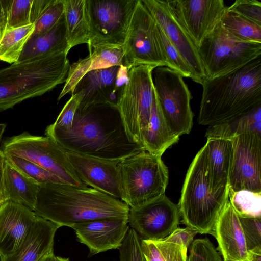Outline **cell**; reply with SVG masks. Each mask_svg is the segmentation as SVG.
I'll return each instance as SVG.
<instances>
[{"label":"cell","mask_w":261,"mask_h":261,"mask_svg":"<svg viewBox=\"0 0 261 261\" xmlns=\"http://www.w3.org/2000/svg\"><path fill=\"white\" fill-rule=\"evenodd\" d=\"M45 135L64 150L105 160L120 162L145 150L128 135L117 107L78 106L70 130L48 125Z\"/></svg>","instance_id":"6da1fadb"},{"label":"cell","mask_w":261,"mask_h":261,"mask_svg":"<svg viewBox=\"0 0 261 261\" xmlns=\"http://www.w3.org/2000/svg\"><path fill=\"white\" fill-rule=\"evenodd\" d=\"M129 207L91 187L69 184L38 185L34 212L60 227L102 219L128 220Z\"/></svg>","instance_id":"7a4b0ae2"},{"label":"cell","mask_w":261,"mask_h":261,"mask_svg":"<svg viewBox=\"0 0 261 261\" xmlns=\"http://www.w3.org/2000/svg\"><path fill=\"white\" fill-rule=\"evenodd\" d=\"M201 85L200 124L213 126L244 115L261 105V56Z\"/></svg>","instance_id":"3957f363"},{"label":"cell","mask_w":261,"mask_h":261,"mask_svg":"<svg viewBox=\"0 0 261 261\" xmlns=\"http://www.w3.org/2000/svg\"><path fill=\"white\" fill-rule=\"evenodd\" d=\"M66 51L53 53L0 70V111L42 95L65 82L69 68Z\"/></svg>","instance_id":"277c9868"},{"label":"cell","mask_w":261,"mask_h":261,"mask_svg":"<svg viewBox=\"0 0 261 261\" xmlns=\"http://www.w3.org/2000/svg\"><path fill=\"white\" fill-rule=\"evenodd\" d=\"M229 199V187L212 188L208 174L207 148L198 152L187 171L178 204L182 222L200 234H212Z\"/></svg>","instance_id":"5b68a950"},{"label":"cell","mask_w":261,"mask_h":261,"mask_svg":"<svg viewBox=\"0 0 261 261\" xmlns=\"http://www.w3.org/2000/svg\"><path fill=\"white\" fill-rule=\"evenodd\" d=\"M123 202L135 207L164 195L168 183V171L161 156L145 150L118 163Z\"/></svg>","instance_id":"8992f818"},{"label":"cell","mask_w":261,"mask_h":261,"mask_svg":"<svg viewBox=\"0 0 261 261\" xmlns=\"http://www.w3.org/2000/svg\"><path fill=\"white\" fill-rule=\"evenodd\" d=\"M206 79L233 71L261 56V43L239 40L220 22L198 47Z\"/></svg>","instance_id":"52a82bcc"},{"label":"cell","mask_w":261,"mask_h":261,"mask_svg":"<svg viewBox=\"0 0 261 261\" xmlns=\"http://www.w3.org/2000/svg\"><path fill=\"white\" fill-rule=\"evenodd\" d=\"M154 68L139 65L129 69L127 81L116 106L128 135L142 146L143 135L148 126L153 100Z\"/></svg>","instance_id":"ba28073f"},{"label":"cell","mask_w":261,"mask_h":261,"mask_svg":"<svg viewBox=\"0 0 261 261\" xmlns=\"http://www.w3.org/2000/svg\"><path fill=\"white\" fill-rule=\"evenodd\" d=\"M1 149L5 155L20 157L36 164L66 184L87 186L77 176L65 150L48 136H34L24 132L7 138Z\"/></svg>","instance_id":"9c48e42d"},{"label":"cell","mask_w":261,"mask_h":261,"mask_svg":"<svg viewBox=\"0 0 261 261\" xmlns=\"http://www.w3.org/2000/svg\"><path fill=\"white\" fill-rule=\"evenodd\" d=\"M183 76L167 66L154 68L152 80L155 97L162 115L171 130L180 137L192 127V98Z\"/></svg>","instance_id":"30bf717a"},{"label":"cell","mask_w":261,"mask_h":261,"mask_svg":"<svg viewBox=\"0 0 261 261\" xmlns=\"http://www.w3.org/2000/svg\"><path fill=\"white\" fill-rule=\"evenodd\" d=\"M138 0H86L90 30L89 50L123 46Z\"/></svg>","instance_id":"8fae6325"},{"label":"cell","mask_w":261,"mask_h":261,"mask_svg":"<svg viewBox=\"0 0 261 261\" xmlns=\"http://www.w3.org/2000/svg\"><path fill=\"white\" fill-rule=\"evenodd\" d=\"M123 48V65L128 69L139 65L166 66L155 21L141 0H138L133 13Z\"/></svg>","instance_id":"7c38bea8"},{"label":"cell","mask_w":261,"mask_h":261,"mask_svg":"<svg viewBox=\"0 0 261 261\" xmlns=\"http://www.w3.org/2000/svg\"><path fill=\"white\" fill-rule=\"evenodd\" d=\"M178 204L165 195L135 207H130L128 224L141 239L163 240L178 228L180 219Z\"/></svg>","instance_id":"4fadbf2b"},{"label":"cell","mask_w":261,"mask_h":261,"mask_svg":"<svg viewBox=\"0 0 261 261\" xmlns=\"http://www.w3.org/2000/svg\"><path fill=\"white\" fill-rule=\"evenodd\" d=\"M176 21L197 47L220 22L227 7L223 0H164Z\"/></svg>","instance_id":"5bb4252c"},{"label":"cell","mask_w":261,"mask_h":261,"mask_svg":"<svg viewBox=\"0 0 261 261\" xmlns=\"http://www.w3.org/2000/svg\"><path fill=\"white\" fill-rule=\"evenodd\" d=\"M232 139L233 156L229 190L261 192V135L249 132Z\"/></svg>","instance_id":"9a60e30c"},{"label":"cell","mask_w":261,"mask_h":261,"mask_svg":"<svg viewBox=\"0 0 261 261\" xmlns=\"http://www.w3.org/2000/svg\"><path fill=\"white\" fill-rule=\"evenodd\" d=\"M128 70L122 65L87 73L72 92L79 93L81 97L79 106L107 105L116 107L127 81Z\"/></svg>","instance_id":"2e32d148"},{"label":"cell","mask_w":261,"mask_h":261,"mask_svg":"<svg viewBox=\"0 0 261 261\" xmlns=\"http://www.w3.org/2000/svg\"><path fill=\"white\" fill-rule=\"evenodd\" d=\"M141 1L187 64L192 73V80L201 85L206 79V76L198 47L186 31L172 16L165 1Z\"/></svg>","instance_id":"e0dca14e"},{"label":"cell","mask_w":261,"mask_h":261,"mask_svg":"<svg viewBox=\"0 0 261 261\" xmlns=\"http://www.w3.org/2000/svg\"><path fill=\"white\" fill-rule=\"evenodd\" d=\"M66 151L79 178L87 186L123 201L118 163Z\"/></svg>","instance_id":"ac0fdd59"},{"label":"cell","mask_w":261,"mask_h":261,"mask_svg":"<svg viewBox=\"0 0 261 261\" xmlns=\"http://www.w3.org/2000/svg\"><path fill=\"white\" fill-rule=\"evenodd\" d=\"M76 239L89 249L88 257L118 249L129 229L128 220L102 219L76 224L71 227Z\"/></svg>","instance_id":"d6986e66"},{"label":"cell","mask_w":261,"mask_h":261,"mask_svg":"<svg viewBox=\"0 0 261 261\" xmlns=\"http://www.w3.org/2000/svg\"><path fill=\"white\" fill-rule=\"evenodd\" d=\"M37 215L22 204L10 200L0 206V257L13 254L20 246Z\"/></svg>","instance_id":"ffe728a7"},{"label":"cell","mask_w":261,"mask_h":261,"mask_svg":"<svg viewBox=\"0 0 261 261\" xmlns=\"http://www.w3.org/2000/svg\"><path fill=\"white\" fill-rule=\"evenodd\" d=\"M223 261H249L248 250L239 217L229 199L219 216L212 232Z\"/></svg>","instance_id":"44dd1931"},{"label":"cell","mask_w":261,"mask_h":261,"mask_svg":"<svg viewBox=\"0 0 261 261\" xmlns=\"http://www.w3.org/2000/svg\"><path fill=\"white\" fill-rule=\"evenodd\" d=\"M124 50L120 46H99L93 47L89 55L70 65L65 85L59 94L60 100L72 92L83 77L92 70L123 65Z\"/></svg>","instance_id":"7402d4cb"},{"label":"cell","mask_w":261,"mask_h":261,"mask_svg":"<svg viewBox=\"0 0 261 261\" xmlns=\"http://www.w3.org/2000/svg\"><path fill=\"white\" fill-rule=\"evenodd\" d=\"M60 227L37 215L22 243L12 255L0 261H40L54 251V238Z\"/></svg>","instance_id":"603a6c76"},{"label":"cell","mask_w":261,"mask_h":261,"mask_svg":"<svg viewBox=\"0 0 261 261\" xmlns=\"http://www.w3.org/2000/svg\"><path fill=\"white\" fill-rule=\"evenodd\" d=\"M205 145L208 174L212 188L218 189L228 187L233 156L232 139L208 137Z\"/></svg>","instance_id":"cb8c5ba5"},{"label":"cell","mask_w":261,"mask_h":261,"mask_svg":"<svg viewBox=\"0 0 261 261\" xmlns=\"http://www.w3.org/2000/svg\"><path fill=\"white\" fill-rule=\"evenodd\" d=\"M63 51H69L66 38L64 15L49 30L41 34H32L17 62Z\"/></svg>","instance_id":"d4e9b609"},{"label":"cell","mask_w":261,"mask_h":261,"mask_svg":"<svg viewBox=\"0 0 261 261\" xmlns=\"http://www.w3.org/2000/svg\"><path fill=\"white\" fill-rule=\"evenodd\" d=\"M38 186L18 171L5 158L2 180V192L5 201L22 204L34 211Z\"/></svg>","instance_id":"484cf974"},{"label":"cell","mask_w":261,"mask_h":261,"mask_svg":"<svg viewBox=\"0 0 261 261\" xmlns=\"http://www.w3.org/2000/svg\"><path fill=\"white\" fill-rule=\"evenodd\" d=\"M179 139V137L171 130L165 121L154 91L148 126L143 135L142 144L145 151L162 156L165 151Z\"/></svg>","instance_id":"4316f807"},{"label":"cell","mask_w":261,"mask_h":261,"mask_svg":"<svg viewBox=\"0 0 261 261\" xmlns=\"http://www.w3.org/2000/svg\"><path fill=\"white\" fill-rule=\"evenodd\" d=\"M66 38L69 50L90 39L86 0H63Z\"/></svg>","instance_id":"83f0119b"},{"label":"cell","mask_w":261,"mask_h":261,"mask_svg":"<svg viewBox=\"0 0 261 261\" xmlns=\"http://www.w3.org/2000/svg\"><path fill=\"white\" fill-rule=\"evenodd\" d=\"M249 132L261 135V105L233 120L209 126L205 136L232 138Z\"/></svg>","instance_id":"f1b7e54d"},{"label":"cell","mask_w":261,"mask_h":261,"mask_svg":"<svg viewBox=\"0 0 261 261\" xmlns=\"http://www.w3.org/2000/svg\"><path fill=\"white\" fill-rule=\"evenodd\" d=\"M146 261H187V249L184 245L163 240L141 239Z\"/></svg>","instance_id":"f546056e"},{"label":"cell","mask_w":261,"mask_h":261,"mask_svg":"<svg viewBox=\"0 0 261 261\" xmlns=\"http://www.w3.org/2000/svg\"><path fill=\"white\" fill-rule=\"evenodd\" d=\"M220 22L227 32L236 39L261 43V26L230 10L228 7Z\"/></svg>","instance_id":"4dcf8cb0"},{"label":"cell","mask_w":261,"mask_h":261,"mask_svg":"<svg viewBox=\"0 0 261 261\" xmlns=\"http://www.w3.org/2000/svg\"><path fill=\"white\" fill-rule=\"evenodd\" d=\"M34 28V24H30L7 30L0 40V60L9 63L17 62Z\"/></svg>","instance_id":"1f68e13d"},{"label":"cell","mask_w":261,"mask_h":261,"mask_svg":"<svg viewBox=\"0 0 261 261\" xmlns=\"http://www.w3.org/2000/svg\"><path fill=\"white\" fill-rule=\"evenodd\" d=\"M229 201L239 217L261 218V192L229 190Z\"/></svg>","instance_id":"d6a6232c"},{"label":"cell","mask_w":261,"mask_h":261,"mask_svg":"<svg viewBox=\"0 0 261 261\" xmlns=\"http://www.w3.org/2000/svg\"><path fill=\"white\" fill-rule=\"evenodd\" d=\"M5 156L14 167L37 185L47 183L66 184L57 176L28 160L13 155Z\"/></svg>","instance_id":"836d02e7"},{"label":"cell","mask_w":261,"mask_h":261,"mask_svg":"<svg viewBox=\"0 0 261 261\" xmlns=\"http://www.w3.org/2000/svg\"><path fill=\"white\" fill-rule=\"evenodd\" d=\"M155 22L159 45L166 66L178 72L184 77H189L192 79V73L187 64L160 25L156 21Z\"/></svg>","instance_id":"e575fe53"},{"label":"cell","mask_w":261,"mask_h":261,"mask_svg":"<svg viewBox=\"0 0 261 261\" xmlns=\"http://www.w3.org/2000/svg\"><path fill=\"white\" fill-rule=\"evenodd\" d=\"M33 0H11L7 22V31L28 25Z\"/></svg>","instance_id":"d590c367"},{"label":"cell","mask_w":261,"mask_h":261,"mask_svg":"<svg viewBox=\"0 0 261 261\" xmlns=\"http://www.w3.org/2000/svg\"><path fill=\"white\" fill-rule=\"evenodd\" d=\"M63 0H54L34 23L32 34L44 33L54 27L64 15Z\"/></svg>","instance_id":"8d00e7d4"},{"label":"cell","mask_w":261,"mask_h":261,"mask_svg":"<svg viewBox=\"0 0 261 261\" xmlns=\"http://www.w3.org/2000/svg\"><path fill=\"white\" fill-rule=\"evenodd\" d=\"M118 249L120 261H146L141 247V239L131 228Z\"/></svg>","instance_id":"74e56055"},{"label":"cell","mask_w":261,"mask_h":261,"mask_svg":"<svg viewBox=\"0 0 261 261\" xmlns=\"http://www.w3.org/2000/svg\"><path fill=\"white\" fill-rule=\"evenodd\" d=\"M187 261H223L209 239H197L191 244Z\"/></svg>","instance_id":"f35d334b"},{"label":"cell","mask_w":261,"mask_h":261,"mask_svg":"<svg viewBox=\"0 0 261 261\" xmlns=\"http://www.w3.org/2000/svg\"><path fill=\"white\" fill-rule=\"evenodd\" d=\"M239 219L248 250L261 249V218L239 217Z\"/></svg>","instance_id":"ab89813d"},{"label":"cell","mask_w":261,"mask_h":261,"mask_svg":"<svg viewBox=\"0 0 261 261\" xmlns=\"http://www.w3.org/2000/svg\"><path fill=\"white\" fill-rule=\"evenodd\" d=\"M56 121L50 125L55 128L67 131L70 129L75 111L80 104L81 97L77 93H72Z\"/></svg>","instance_id":"60d3db41"},{"label":"cell","mask_w":261,"mask_h":261,"mask_svg":"<svg viewBox=\"0 0 261 261\" xmlns=\"http://www.w3.org/2000/svg\"><path fill=\"white\" fill-rule=\"evenodd\" d=\"M228 9L261 26V3L257 0H237Z\"/></svg>","instance_id":"b9f144b4"},{"label":"cell","mask_w":261,"mask_h":261,"mask_svg":"<svg viewBox=\"0 0 261 261\" xmlns=\"http://www.w3.org/2000/svg\"><path fill=\"white\" fill-rule=\"evenodd\" d=\"M197 233V231L188 227L185 228H177L164 239L168 242L181 244L188 248Z\"/></svg>","instance_id":"7bdbcfd3"},{"label":"cell","mask_w":261,"mask_h":261,"mask_svg":"<svg viewBox=\"0 0 261 261\" xmlns=\"http://www.w3.org/2000/svg\"><path fill=\"white\" fill-rule=\"evenodd\" d=\"M54 0H33L30 13V22L34 24Z\"/></svg>","instance_id":"ee69618b"},{"label":"cell","mask_w":261,"mask_h":261,"mask_svg":"<svg viewBox=\"0 0 261 261\" xmlns=\"http://www.w3.org/2000/svg\"><path fill=\"white\" fill-rule=\"evenodd\" d=\"M249 261H261V249L248 251Z\"/></svg>","instance_id":"f6af8a7d"},{"label":"cell","mask_w":261,"mask_h":261,"mask_svg":"<svg viewBox=\"0 0 261 261\" xmlns=\"http://www.w3.org/2000/svg\"><path fill=\"white\" fill-rule=\"evenodd\" d=\"M5 156L0 149V190H2V180Z\"/></svg>","instance_id":"bcb514c9"},{"label":"cell","mask_w":261,"mask_h":261,"mask_svg":"<svg viewBox=\"0 0 261 261\" xmlns=\"http://www.w3.org/2000/svg\"><path fill=\"white\" fill-rule=\"evenodd\" d=\"M40 261H56V256L54 251L46 254Z\"/></svg>","instance_id":"7dc6e473"},{"label":"cell","mask_w":261,"mask_h":261,"mask_svg":"<svg viewBox=\"0 0 261 261\" xmlns=\"http://www.w3.org/2000/svg\"><path fill=\"white\" fill-rule=\"evenodd\" d=\"M6 124L5 123H0V142L2 140L3 135L5 130Z\"/></svg>","instance_id":"c3c4849f"},{"label":"cell","mask_w":261,"mask_h":261,"mask_svg":"<svg viewBox=\"0 0 261 261\" xmlns=\"http://www.w3.org/2000/svg\"><path fill=\"white\" fill-rule=\"evenodd\" d=\"M56 261H69V258L56 256Z\"/></svg>","instance_id":"681fc988"},{"label":"cell","mask_w":261,"mask_h":261,"mask_svg":"<svg viewBox=\"0 0 261 261\" xmlns=\"http://www.w3.org/2000/svg\"><path fill=\"white\" fill-rule=\"evenodd\" d=\"M5 201V200L3 194L2 190H0V206Z\"/></svg>","instance_id":"f907efd6"}]
</instances>
